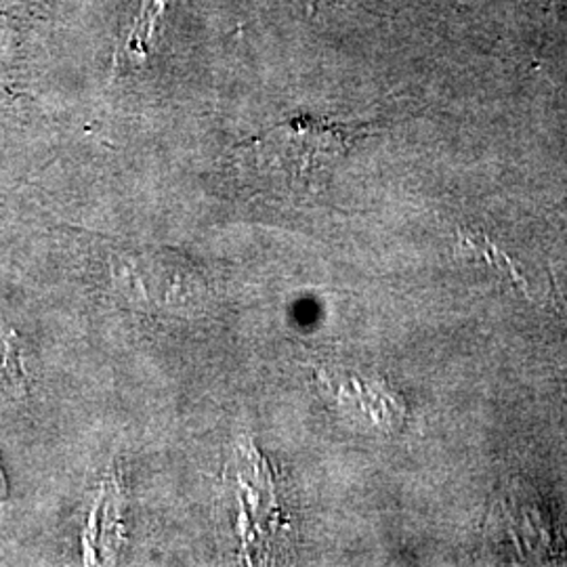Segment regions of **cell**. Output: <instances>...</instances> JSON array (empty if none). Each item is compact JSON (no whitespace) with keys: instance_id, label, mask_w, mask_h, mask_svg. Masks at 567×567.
<instances>
[{"instance_id":"6da1fadb","label":"cell","mask_w":567,"mask_h":567,"mask_svg":"<svg viewBox=\"0 0 567 567\" xmlns=\"http://www.w3.org/2000/svg\"><path fill=\"white\" fill-rule=\"evenodd\" d=\"M349 128L320 122H297L286 142V152L292 161L301 164V173L316 171L318 166L330 164L347 145Z\"/></svg>"}]
</instances>
